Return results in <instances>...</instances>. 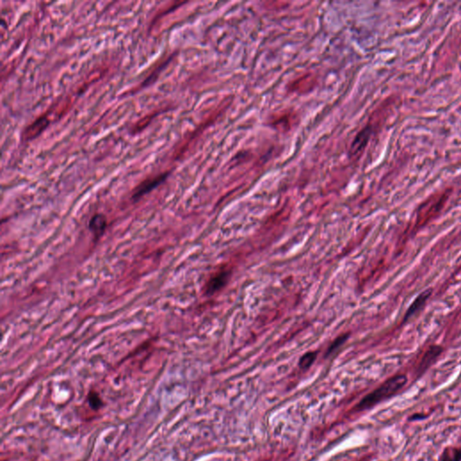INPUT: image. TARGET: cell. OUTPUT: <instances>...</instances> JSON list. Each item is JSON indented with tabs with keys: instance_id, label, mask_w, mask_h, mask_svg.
<instances>
[{
	"instance_id": "obj_10",
	"label": "cell",
	"mask_w": 461,
	"mask_h": 461,
	"mask_svg": "<svg viewBox=\"0 0 461 461\" xmlns=\"http://www.w3.org/2000/svg\"><path fill=\"white\" fill-rule=\"evenodd\" d=\"M348 338H349V335H347V334H343V335L338 337L336 340L333 341V343H332L329 348H328L327 355H329L331 353L334 352L339 347H341V345L343 344L345 341H347Z\"/></svg>"
},
{
	"instance_id": "obj_2",
	"label": "cell",
	"mask_w": 461,
	"mask_h": 461,
	"mask_svg": "<svg viewBox=\"0 0 461 461\" xmlns=\"http://www.w3.org/2000/svg\"><path fill=\"white\" fill-rule=\"evenodd\" d=\"M168 176V172H165L159 176H154L153 179H149V180L141 182L132 194V198L137 200L140 197H144L145 195L151 192L153 189H156L157 187L160 186L162 182H164Z\"/></svg>"
},
{
	"instance_id": "obj_9",
	"label": "cell",
	"mask_w": 461,
	"mask_h": 461,
	"mask_svg": "<svg viewBox=\"0 0 461 461\" xmlns=\"http://www.w3.org/2000/svg\"><path fill=\"white\" fill-rule=\"evenodd\" d=\"M316 358L317 353L314 351H309V352L305 353L299 361V367L301 369H308L309 367H311L313 362L315 361Z\"/></svg>"
},
{
	"instance_id": "obj_11",
	"label": "cell",
	"mask_w": 461,
	"mask_h": 461,
	"mask_svg": "<svg viewBox=\"0 0 461 461\" xmlns=\"http://www.w3.org/2000/svg\"><path fill=\"white\" fill-rule=\"evenodd\" d=\"M88 400H89L90 405H91L92 407H94V408H99V407H100V397H98V395H97L96 392H91V393L89 394V396H88Z\"/></svg>"
},
{
	"instance_id": "obj_1",
	"label": "cell",
	"mask_w": 461,
	"mask_h": 461,
	"mask_svg": "<svg viewBox=\"0 0 461 461\" xmlns=\"http://www.w3.org/2000/svg\"><path fill=\"white\" fill-rule=\"evenodd\" d=\"M407 381H408V378L405 375H397V376L390 377L387 380L385 381L380 386H378L371 393L367 395L358 404L356 410L361 412V411L369 409L377 404H379L380 402L385 401L390 397H394L407 384Z\"/></svg>"
},
{
	"instance_id": "obj_6",
	"label": "cell",
	"mask_w": 461,
	"mask_h": 461,
	"mask_svg": "<svg viewBox=\"0 0 461 461\" xmlns=\"http://www.w3.org/2000/svg\"><path fill=\"white\" fill-rule=\"evenodd\" d=\"M50 122L46 117H41L34 121L32 125H29L27 128L24 130L23 133V138L25 140H30L34 139L36 137L41 134L44 129L48 126Z\"/></svg>"
},
{
	"instance_id": "obj_7",
	"label": "cell",
	"mask_w": 461,
	"mask_h": 461,
	"mask_svg": "<svg viewBox=\"0 0 461 461\" xmlns=\"http://www.w3.org/2000/svg\"><path fill=\"white\" fill-rule=\"evenodd\" d=\"M107 226H108L107 217L102 214H96L95 216H93L89 222V230L91 231L96 240H98L103 235Z\"/></svg>"
},
{
	"instance_id": "obj_8",
	"label": "cell",
	"mask_w": 461,
	"mask_h": 461,
	"mask_svg": "<svg viewBox=\"0 0 461 461\" xmlns=\"http://www.w3.org/2000/svg\"><path fill=\"white\" fill-rule=\"evenodd\" d=\"M441 461H461V449L454 447L446 448L441 455Z\"/></svg>"
},
{
	"instance_id": "obj_5",
	"label": "cell",
	"mask_w": 461,
	"mask_h": 461,
	"mask_svg": "<svg viewBox=\"0 0 461 461\" xmlns=\"http://www.w3.org/2000/svg\"><path fill=\"white\" fill-rule=\"evenodd\" d=\"M432 294H433L432 289H427V290H424L423 292H421L414 299V301L411 304L409 308L407 309V311L405 313V317H404L405 322L407 321L409 318L413 316L415 313H417L419 311H421V309L424 307L425 304L427 303V301L429 299L430 297L432 296Z\"/></svg>"
},
{
	"instance_id": "obj_3",
	"label": "cell",
	"mask_w": 461,
	"mask_h": 461,
	"mask_svg": "<svg viewBox=\"0 0 461 461\" xmlns=\"http://www.w3.org/2000/svg\"><path fill=\"white\" fill-rule=\"evenodd\" d=\"M442 351H443V348L441 346H439V345L431 346L428 350L425 352L423 357L421 358L420 364L418 366L417 374L421 375L423 373L425 370L437 360L438 357L441 355Z\"/></svg>"
},
{
	"instance_id": "obj_4",
	"label": "cell",
	"mask_w": 461,
	"mask_h": 461,
	"mask_svg": "<svg viewBox=\"0 0 461 461\" xmlns=\"http://www.w3.org/2000/svg\"><path fill=\"white\" fill-rule=\"evenodd\" d=\"M229 278V272L227 270H222L215 274L206 284L205 292L207 295H212L217 293L220 289H223L226 284Z\"/></svg>"
}]
</instances>
